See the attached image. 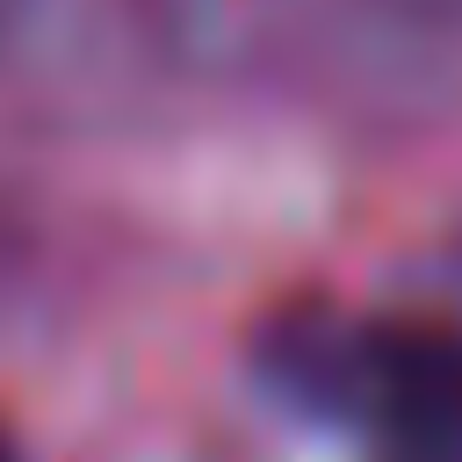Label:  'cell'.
I'll return each mask as SVG.
<instances>
[{
    "mask_svg": "<svg viewBox=\"0 0 462 462\" xmlns=\"http://www.w3.org/2000/svg\"><path fill=\"white\" fill-rule=\"evenodd\" d=\"M267 375L318 411H354L383 462H462V325L397 310V318H332L303 303L267 325Z\"/></svg>",
    "mask_w": 462,
    "mask_h": 462,
    "instance_id": "1",
    "label": "cell"
},
{
    "mask_svg": "<svg viewBox=\"0 0 462 462\" xmlns=\"http://www.w3.org/2000/svg\"><path fill=\"white\" fill-rule=\"evenodd\" d=\"M383 7H397V14H411V22H440V29L462 22V0H383Z\"/></svg>",
    "mask_w": 462,
    "mask_h": 462,
    "instance_id": "2",
    "label": "cell"
},
{
    "mask_svg": "<svg viewBox=\"0 0 462 462\" xmlns=\"http://www.w3.org/2000/svg\"><path fill=\"white\" fill-rule=\"evenodd\" d=\"M0 462H22V440H14L7 426H0Z\"/></svg>",
    "mask_w": 462,
    "mask_h": 462,
    "instance_id": "3",
    "label": "cell"
}]
</instances>
